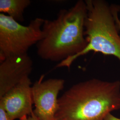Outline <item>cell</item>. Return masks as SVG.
I'll return each mask as SVG.
<instances>
[{"label": "cell", "instance_id": "cell-1", "mask_svg": "<svg viewBox=\"0 0 120 120\" xmlns=\"http://www.w3.org/2000/svg\"><path fill=\"white\" fill-rule=\"evenodd\" d=\"M120 109V81L94 78L74 85L58 99L55 120H104Z\"/></svg>", "mask_w": 120, "mask_h": 120}, {"label": "cell", "instance_id": "cell-2", "mask_svg": "<svg viewBox=\"0 0 120 120\" xmlns=\"http://www.w3.org/2000/svg\"><path fill=\"white\" fill-rule=\"evenodd\" d=\"M87 13L85 0H79L71 8L60 10L55 19H45L42 38L36 45L38 56L60 62L82 52L88 44L85 35Z\"/></svg>", "mask_w": 120, "mask_h": 120}, {"label": "cell", "instance_id": "cell-3", "mask_svg": "<svg viewBox=\"0 0 120 120\" xmlns=\"http://www.w3.org/2000/svg\"><path fill=\"white\" fill-rule=\"evenodd\" d=\"M85 2L87 9L85 23L87 46L79 54L59 62L56 68L70 69L77 58L91 51L114 56L120 62V28L118 25L120 6L109 4L104 0H86Z\"/></svg>", "mask_w": 120, "mask_h": 120}, {"label": "cell", "instance_id": "cell-4", "mask_svg": "<svg viewBox=\"0 0 120 120\" xmlns=\"http://www.w3.org/2000/svg\"><path fill=\"white\" fill-rule=\"evenodd\" d=\"M45 19L37 17L23 26L12 17L0 13V60L27 53L42 38Z\"/></svg>", "mask_w": 120, "mask_h": 120}, {"label": "cell", "instance_id": "cell-5", "mask_svg": "<svg viewBox=\"0 0 120 120\" xmlns=\"http://www.w3.org/2000/svg\"><path fill=\"white\" fill-rule=\"evenodd\" d=\"M44 75L32 86L34 112L39 120H55L58 95L64 88V80L51 78L43 81Z\"/></svg>", "mask_w": 120, "mask_h": 120}, {"label": "cell", "instance_id": "cell-6", "mask_svg": "<svg viewBox=\"0 0 120 120\" xmlns=\"http://www.w3.org/2000/svg\"><path fill=\"white\" fill-rule=\"evenodd\" d=\"M31 85L30 78L27 77L0 98V106L10 120H20L34 112Z\"/></svg>", "mask_w": 120, "mask_h": 120}, {"label": "cell", "instance_id": "cell-7", "mask_svg": "<svg viewBox=\"0 0 120 120\" xmlns=\"http://www.w3.org/2000/svg\"><path fill=\"white\" fill-rule=\"evenodd\" d=\"M33 63L28 53L9 56L0 61V98L29 76Z\"/></svg>", "mask_w": 120, "mask_h": 120}, {"label": "cell", "instance_id": "cell-8", "mask_svg": "<svg viewBox=\"0 0 120 120\" xmlns=\"http://www.w3.org/2000/svg\"><path fill=\"white\" fill-rule=\"evenodd\" d=\"M31 2L30 0H0V12L8 14L17 22H23L25 10Z\"/></svg>", "mask_w": 120, "mask_h": 120}, {"label": "cell", "instance_id": "cell-9", "mask_svg": "<svg viewBox=\"0 0 120 120\" xmlns=\"http://www.w3.org/2000/svg\"><path fill=\"white\" fill-rule=\"evenodd\" d=\"M0 120H11L4 109L1 106H0Z\"/></svg>", "mask_w": 120, "mask_h": 120}, {"label": "cell", "instance_id": "cell-10", "mask_svg": "<svg viewBox=\"0 0 120 120\" xmlns=\"http://www.w3.org/2000/svg\"><path fill=\"white\" fill-rule=\"evenodd\" d=\"M20 120H39L38 117L35 115L34 112L30 116H27L23 117Z\"/></svg>", "mask_w": 120, "mask_h": 120}, {"label": "cell", "instance_id": "cell-11", "mask_svg": "<svg viewBox=\"0 0 120 120\" xmlns=\"http://www.w3.org/2000/svg\"><path fill=\"white\" fill-rule=\"evenodd\" d=\"M104 120H120V118L115 116L111 113H109L105 116Z\"/></svg>", "mask_w": 120, "mask_h": 120}, {"label": "cell", "instance_id": "cell-12", "mask_svg": "<svg viewBox=\"0 0 120 120\" xmlns=\"http://www.w3.org/2000/svg\"><path fill=\"white\" fill-rule=\"evenodd\" d=\"M118 26H119V27L120 31V20L119 19V20H118Z\"/></svg>", "mask_w": 120, "mask_h": 120}]
</instances>
